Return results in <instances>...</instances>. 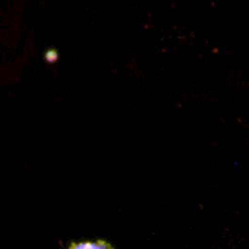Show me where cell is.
Here are the masks:
<instances>
[{
  "mask_svg": "<svg viewBox=\"0 0 249 249\" xmlns=\"http://www.w3.org/2000/svg\"><path fill=\"white\" fill-rule=\"evenodd\" d=\"M66 249H114L106 240H95V242H72Z\"/></svg>",
  "mask_w": 249,
  "mask_h": 249,
  "instance_id": "cell-1",
  "label": "cell"
}]
</instances>
